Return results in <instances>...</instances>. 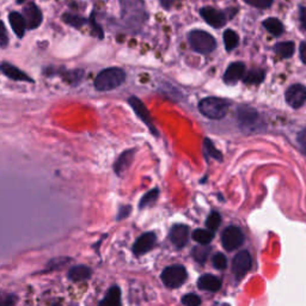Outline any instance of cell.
<instances>
[{
    "label": "cell",
    "instance_id": "ba28073f",
    "mask_svg": "<svg viewBox=\"0 0 306 306\" xmlns=\"http://www.w3.org/2000/svg\"><path fill=\"white\" fill-rule=\"evenodd\" d=\"M128 103H129V105L132 106L134 113L137 115V118L142 120V121L145 123L147 127H149V129L154 134V135H157L156 127H154V125H153V120H152V118H151L150 112L147 110L146 105L144 104L142 99L135 97V96H132V97H129Z\"/></svg>",
    "mask_w": 306,
    "mask_h": 306
},
{
    "label": "cell",
    "instance_id": "cb8c5ba5",
    "mask_svg": "<svg viewBox=\"0 0 306 306\" xmlns=\"http://www.w3.org/2000/svg\"><path fill=\"white\" fill-rule=\"evenodd\" d=\"M213 237H214V235H213L211 230L199 229L192 232V239H194L197 243L201 244V245H207V244L211 243Z\"/></svg>",
    "mask_w": 306,
    "mask_h": 306
},
{
    "label": "cell",
    "instance_id": "836d02e7",
    "mask_svg": "<svg viewBox=\"0 0 306 306\" xmlns=\"http://www.w3.org/2000/svg\"><path fill=\"white\" fill-rule=\"evenodd\" d=\"M89 24L91 25L92 34H94V35L97 36L99 40L104 39V33H103L102 26L99 25V24L96 22V19H95V13H92V15L90 16V19H89Z\"/></svg>",
    "mask_w": 306,
    "mask_h": 306
},
{
    "label": "cell",
    "instance_id": "7c38bea8",
    "mask_svg": "<svg viewBox=\"0 0 306 306\" xmlns=\"http://www.w3.org/2000/svg\"><path fill=\"white\" fill-rule=\"evenodd\" d=\"M286 102L292 108L298 109L306 102V88L301 84H294L287 89Z\"/></svg>",
    "mask_w": 306,
    "mask_h": 306
},
{
    "label": "cell",
    "instance_id": "74e56055",
    "mask_svg": "<svg viewBox=\"0 0 306 306\" xmlns=\"http://www.w3.org/2000/svg\"><path fill=\"white\" fill-rule=\"evenodd\" d=\"M15 295L9 293H0V306H13Z\"/></svg>",
    "mask_w": 306,
    "mask_h": 306
},
{
    "label": "cell",
    "instance_id": "d6986e66",
    "mask_svg": "<svg viewBox=\"0 0 306 306\" xmlns=\"http://www.w3.org/2000/svg\"><path fill=\"white\" fill-rule=\"evenodd\" d=\"M198 286L202 291L216 292L220 290V287H221V281H220L216 276H214V275L206 274V275H202L200 279H199Z\"/></svg>",
    "mask_w": 306,
    "mask_h": 306
},
{
    "label": "cell",
    "instance_id": "52a82bcc",
    "mask_svg": "<svg viewBox=\"0 0 306 306\" xmlns=\"http://www.w3.org/2000/svg\"><path fill=\"white\" fill-rule=\"evenodd\" d=\"M244 242V235L242 230L236 228V226H230L222 232L221 235V243L222 246L225 247L228 252H233V250L238 249Z\"/></svg>",
    "mask_w": 306,
    "mask_h": 306
},
{
    "label": "cell",
    "instance_id": "b9f144b4",
    "mask_svg": "<svg viewBox=\"0 0 306 306\" xmlns=\"http://www.w3.org/2000/svg\"><path fill=\"white\" fill-rule=\"evenodd\" d=\"M299 18H300L301 25L306 30V8H300V12H299Z\"/></svg>",
    "mask_w": 306,
    "mask_h": 306
},
{
    "label": "cell",
    "instance_id": "e575fe53",
    "mask_svg": "<svg viewBox=\"0 0 306 306\" xmlns=\"http://www.w3.org/2000/svg\"><path fill=\"white\" fill-rule=\"evenodd\" d=\"M182 302L185 306H200L201 305V299L198 297L197 294H187L182 298Z\"/></svg>",
    "mask_w": 306,
    "mask_h": 306
},
{
    "label": "cell",
    "instance_id": "d6a6232c",
    "mask_svg": "<svg viewBox=\"0 0 306 306\" xmlns=\"http://www.w3.org/2000/svg\"><path fill=\"white\" fill-rule=\"evenodd\" d=\"M212 262H213V266H214L216 269H219V270L225 269V268L228 267V259H226V256L224 255V254H220V253L215 254V255L213 256Z\"/></svg>",
    "mask_w": 306,
    "mask_h": 306
},
{
    "label": "cell",
    "instance_id": "f546056e",
    "mask_svg": "<svg viewBox=\"0 0 306 306\" xmlns=\"http://www.w3.org/2000/svg\"><path fill=\"white\" fill-rule=\"evenodd\" d=\"M209 254V247L207 245H201L195 247L194 250H192V256H194V259L198 261V262L200 263H204L206 259H207Z\"/></svg>",
    "mask_w": 306,
    "mask_h": 306
},
{
    "label": "cell",
    "instance_id": "8992f818",
    "mask_svg": "<svg viewBox=\"0 0 306 306\" xmlns=\"http://www.w3.org/2000/svg\"><path fill=\"white\" fill-rule=\"evenodd\" d=\"M237 114H238V121L243 129L253 132V130H256L259 128L260 116L259 113L254 108L243 105L238 109Z\"/></svg>",
    "mask_w": 306,
    "mask_h": 306
},
{
    "label": "cell",
    "instance_id": "ac0fdd59",
    "mask_svg": "<svg viewBox=\"0 0 306 306\" xmlns=\"http://www.w3.org/2000/svg\"><path fill=\"white\" fill-rule=\"evenodd\" d=\"M134 154H135V150H128V151H125V152L118 158L114 168H115V173L118 174L119 176H122V175L128 170V168L130 166V164H132L133 161Z\"/></svg>",
    "mask_w": 306,
    "mask_h": 306
},
{
    "label": "cell",
    "instance_id": "30bf717a",
    "mask_svg": "<svg viewBox=\"0 0 306 306\" xmlns=\"http://www.w3.org/2000/svg\"><path fill=\"white\" fill-rule=\"evenodd\" d=\"M252 264H253L252 255H250L249 252H246V250H243V252L237 254L235 259L232 260L233 274H235L238 279L239 277H243L244 275L250 270Z\"/></svg>",
    "mask_w": 306,
    "mask_h": 306
},
{
    "label": "cell",
    "instance_id": "ffe728a7",
    "mask_svg": "<svg viewBox=\"0 0 306 306\" xmlns=\"http://www.w3.org/2000/svg\"><path fill=\"white\" fill-rule=\"evenodd\" d=\"M91 276V270L90 268L87 266H75L68 271V277L72 281H85L90 279Z\"/></svg>",
    "mask_w": 306,
    "mask_h": 306
},
{
    "label": "cell",
    "instance_id": "4fadbf2b",
    "mask_svg": "<svg viewBox=\"0 0 306 306\" xmlns=\"http://www.w3.org/2000/svg\"><path fill=\"white\" fill-rule=\"evenodd\" d=\"M156 243V236L152 232H146L143 236H140L139 238L135 240L133 245V253L135 255H144L147 252H150L151 249L154 246Z\"/></svg>",
    "mask_w": 306,
    "mask_h": 306
},
{
    "label": "cell",
    "instance_id": "484cf974",
    "mask_svg": "<svg viewBox=\"0 0 306 306\" xmlns=\"http://www.w3.org/2000/svg\"><path fill=\"white\" fill-rule=\"evenodd\" d=\"M294 48L295 47L293 42H281L275 46V51H276L280 57L287 59V58H291L292 55L294 54Z\"/></svg>",
    "mask_w": 306,
    "mask_h": 306
},
{
    "label": "cell",
    "instance_id": "8fae6325",
    "mask_svg": "<svg viewBox=\"0 0 306 306\" xmlns=\"http://www.w3.org/2000/svg\"><path fill=\"white\" fill-rule=\"evenodd\" d=\"M200 15L202 18H204L206 22H207L209 25L213 27H221L224 26L226 22H228V17L222 11H219L214 8H209V6H206V8H202L200 10Z\"/></svg>",
    "mask_w": 306,
    "mask_h": 306
},
{
    "label": "cell",
    "instance_id": "277c9868",
    "mask_svg": "<svg viewBox=\"0 0 306 306\" xmlns=\"http://www.w3.org/2000/svg\"><path fill=\"white\" fill-rule=\"evenodd\" d=\"M188 41L192 50L200 54H209L216 48L214 37L202 30H192L189 33Z\"/></svg>",
    "mask_w": 306,
    "mask_h": 306
},
{
    "label": "cell",
    "instance_id": "ab89813d",
    "mask_svg": "<svg viewBox=\"0 0 306 306\" xmlns=\"http://www.w3.org/2000/svg\"><path fill=\"white\" fill-rule=\"evenodd\" d=\"M183 2V0H159L160 5L163 6L165 10H170L173 6H175L177 4V3Z\"/></svg>",
    "mask_w": 306,
    "mask_h": 306
},
{
    "label": "cell",
    "instance_id": "83f0119b",
    "mask_svg": "<svg viewBox=\"0 0 306 306\" xmlns=\"http://www.w3.org/2000/svg\"><path fill=\"white\" fill-rule=\"evenodd\" d=\"M82 77H84V71L81 70L68 71L65 74H63V78L71 85H78L79 82L81 81Z\"/></svg>",
    "mask_w": 306,
    "mask_h": 306
},
{
    "label": "cell",
    "instance_id": "6da1fadb",
    "mask_svg": "<svg viewBox=\"0 0 306 306\" xmlns=\"http://www.w3.org/2000/svg\"><path fill=\"white\" fill-rule=\"evenodd\" d=\"M121 5V18L129 30L139 32L146 20L149 13L144 0H119Z\"/></svg>",
    "mask_w": 306,
    "mask_h": 306
},
{
    "label": "cell",
    "instance_id": "4316f807",
    "mask_svg": "<svg viewBox=\"0 0 306 306\" xmlns=\"http://www.w3.org/2000/svg\"><path fill=\"white\" fill-rule=\"evenodd\" d=\"M239 42V37L237 34L233 32V30H226L224 33V43L226 47V50H233L235 48L238 46Z\"/></svg>",
    "mask_w": 306,
    "mask_h": 306
},
{
    "label": "cell",
    "instance_id": "2e32d148",
    "mask_svg": "<svg viewBox=\"0 0 306 306\" xmlns=\"http://www.w3.org/2000/svg\"><path fill=\"white\" fill-rule=\"evenodd\" d=\"M245 66L243 63H233L230 65L224 74V80L226 84H236L244 77Z\"/></svg>",
    "mask_w": 306,
    "mask_h": 306
},
{
    "label": "cell",
    "instance_id": "d590c367",
    "mask_svg": "<svg viewBox=\"0 0 306 306\" xmlns=\"http://www.w3.org/2000/svg\"><path fill=\"white\" fill-rule=\"evenodd\" d=\"M246 4L254 6L257 9H268L273 3V0H244Z\"/></svg>",
    "mask_w": 306,
    "mask_h": 306
},
{
    "label": "cell",
    "instance_id": "5bb4252c",
    "mask_svg": "<svg viewBox=\"0 0 306 306\" xmlns=\"http://www.w3.org/2000/svg\"><path fill=\"white\" fill-rule=\"evenodd\" d=\"M0 72L3 74H5L6 77L16 81H27V82H34V79L30 78L26 73H24L23 71H20L18 67L13 66L10 63H2L0 64Z\"/></svg>",
    "mask_w": 306,
    "mask_h": 306
},
{
    "label": "cell",
    "instance_id": "9c48e42d",
    "mask_svg": "<svg viewBox=\"0 0 306 306\" xmlns=\"http://www.w3.org/2000/svg\"><path fill=\"white\" fill-rule=\"evenodd\" d=\"M22 15L24 17V19H25L26 29L29 30L37 29L43 20L42 12H41L40 8L35 4V3H29V4L24 6Z\"/></svg>",
    "mask_w": 306,
    "mask_h": 306
},
{
    "label": "cell",
    "instance_id": "8d00e7d4",
    "mask_svg": "<svg viewBox=\"0 0 306 306\" xmlns=\"http://www.w3.org/2000/svg\"><path fill=\"white\" fill-rule=\"evenodd\" d=\"M9 44V35L5 24L0 20V47H6Z\"/></svg>",
    "mask_w": 306,
    "mask_h": 306
},
{
    "label": "cell",
    "instance_id": "1f68e13d",
    "mask_svg": "<svg viewBox=\"0 0 306 306\" xmlns=\"http://www.w3.org/2000/svg\"><path fill=\"white\" fill-rule=\"evenodd\" d=\"M204 146H205L206 152H207L209 154V156H211L212 158H214V159H216V160H221V157H222L221 153H220L219 151L215 149L214 145H213V143L211 142V140H209V139H205Z\"/></svg>",
    "mask_w": 306,
    "mask_h": 306
},
{
    "label": "cell",
    "instance_id": "f1b7e54d",
    "mask_svg": "<svg viewBox=\"0 0 306 306\" xmlns=\"http://www.w3.org/2000/svg\"><path fill=\"white\" fill-rule=\"evenodd\" d=\"M158 195H159V190L158 189H152V190L145 194V197L142 199V201H140L139 207L140 208H145L147 206L152 205L153 202H156V200L158 199Z\"/></svg>",
    "mask_w": 306,
    "mask_h": 306
},
{
    "label": "cell",
    "instance_id": "9a60e30c",
    "mask_svg": "<svg viewBox=\"0 0 306 306\" xmlns=\"http://www.w3.org/2000/svg\"><path fill=\"white\" fill-rule=\"evenodd\" d=\"M170 239L175 246L183 247L189 239V229L185 225H175L170 231Z\"/></svg>",
    "mask_w": 306,
    "mask_h": 306
},
{
    "label": "cell",
    "instance_id": "f35d334b",
    "mask_svg": "<svg viewBox=\"0 0 306 306\" xmlns=\"http://www.w3.org/2000/svg\"><path fill=\"white\" fill-rule=\"evenodd\" d=\"M297 140H298L299 146H300V147H301V150L304 151V152L306 153V128H305V129H302L301 132L298 134Z\"/></svg>",
    "mask_w": 306,
    "mask_h": 306
},
{
    "label": "cell",
    "instance_id": "e0dca14e",
    "mask_svg": "<svg viewBox=\"0 0 306 306\" xmlns=\"http://www.w3.org/2000/svg\"><path fill=\"white\" fill-rule=\"evenodd\" d=\"M9 22L10 25H11L13 33L16 34L19 39H22L25 35V30H26V24H25V19L22 13L19 12H11L9 16Z\"/></svg>",
    "mask_w": 306,
    "mask_h": 306
},
{
    "label": "cell",
    "instance_id": "5b68a950",
    "mask_svg": "<svg viewBox=\"0 0 306 306\" xmlns=\"http://www.w3.org/2000/svg\"><path fill=\"white\" fill-rule=\"evenodd\" d=\"M187 270L183 266H170L165 268L161 273V281L169 288H177L182 286L187 280Z\"/></svg>",
    "mask_w": 306,
    "mask_h": 306
},
{
    "label": "cell",
    "instance_id": "4dcf8cb0",
    "mask_svg": "<svg viewBox=\"0 0 306 306\" xmlns=\"http://www.w3.org/2000/svg\"><path fill=\"white\" fill-rule=\"evenodd\" d=\"M220 222H221V218H220L219 213L212 212L211 214L208 215L207 220H206V226H207L208 230H211V231H215V230H218Z\"/></svg>",
    "mask_w": 306,
    "mask_h": 306
},
{
    "label": "cell",
    "instance_id": "603a6c76",
    "mask_svg": "<svg viewBox=\"0 0 306 306\" xmlns=\"http://www.w3.org/2000/svg\"><path fill=\"white\" fill-rule=\"evenodd\" d=\"M264 73L263 70H260V68H254V70H250L247 73L245 74V77H243V81L245 84H250V85H257L260 82L263 81L264 79Z\"/></svg>",
    "mask_w": 306,
    "mask_h": 306
},
{
    "label": "cell",
    "instance_id": "44dd1931",
    "mask_svg": "<svg viewBox=\"0 0 306 306\" xmlns=\"http://www.w3.org/2000/svg\"><path fill=\"white\" fill-rule=\"evenodd\" d=\"M99 306H121V291L118 286L112 287Z\"/></svg>",
    "mask_w": 306,
    "mask_h": 306
},
{
    "label": "cell",
    "instance_id": "7bdbcfd3",
    "mask_svg": "<svg viewBox=\"0 0 306 306\" xmlns=\"http://www.w3.org/2000/svg\"><path fill=\"white\" fill-rule=\"evenodd\" d=\"M25 2H26V0H17V4L20 5V4H23V3H25Z\"/></svg>",
    "mask_w": 306,
    "mask_h": 306
},
{
    "label": "cell",
    "instance_id": "ee69618b",
    "mask_svg": "<svg viewBox=\"0 0 306 306\" xmlns=\"http://www.w3.org/2000/svg\"><path fill=\"white\" fill-rule=\"evenodd\" d=\"M54 306H61V305H60V304H55Z\"/></svg>",
    "mask_w": 306,
    "mask_h": 306
},
{
    "label": "cell",
    "instance_id": "7a4b0ae2",
    "mask_svg": "<svg viewBox=\"0 0 306 306\" xmlns=\"http://www.w3.org/2000/svg\"><path fill=\"white\" fill-rule=\"evenodd\" d=\"M126 72L119 67H109L99 72L95 78V88L98 91L115 90L125 82Z\"/></svg>",
    "mask_w": 306,
    "mask_h": 306
},
{
    "label": "cell",
    "instance_id": "3957f363",
    "mask_svg": "<svg viewBox=\"0 0 306 306\" xmlns=\"http://www.w3.org/2000/svg\"><path fill=\"white\" fill-rule=\"evenodd\" d=\"M199 110L206 118L212 120H220L228 114L229 104L222 98L207 97L199 103Z\"/></svg>",
    "mask_w": 306,
    "mask_h": 306
},
{
    "label": "cell",
    "instance_id": "60d3db41",
    "mask_svg": "<svg viewBox=\"0 0 306 306\" xmlns=\"http://www.w3.org/2000/svg\"><path fill=\"white\" fill-rule=\"evenodd\" d=\"M299 54H300L301 61L306 64V42H302L299 47Z\"/></svg>",
    "mask_w": 306,
    "mask_h": 306
},
{
    "label": "cell",
    "instance_id": "d4e9b609",
    "mask_svg": "<svg viewBox=\"0 0 306 306\" xmlns=\"http://www.w3.org/2000/svg\"><path fill=\"white\" fill-rule=\"evenodd\" d=\"M63 20L68 24V25L75 27V29H80L81 26L87 25L89 23V19L77 15H72V13H65V15H63Z\"/></svg>",
    "mask_w": 306,
    "mask_h": 306
},
{
    "label": "cell",
    "instance_id": "7402d4cb",
    "mask_svg": "<svg viewBox=\"0 0 306 306\" xmlns=\"http://www.w3.org/2000/svg\"><path fill=\"white\" fill-rule=\"evenodd\" d=\"M263 26L274 36H280L284 33V24L277 18H274V17L264 19Z\"/></svg>",
    "mask_w": 306,
    "mask_h": 306
}]
</instances>
